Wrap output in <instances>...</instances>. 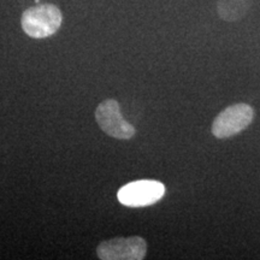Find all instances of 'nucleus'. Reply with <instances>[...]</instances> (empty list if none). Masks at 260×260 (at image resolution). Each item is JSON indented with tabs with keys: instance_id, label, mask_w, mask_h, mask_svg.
<instances>
[{
	"instance_id": "nucleus-1",
	"label": "nucleus",
	"mask_w": 260,
	"mask_h": 260,
	"mask_svg": "<svg viewBox=\"0 0 260 260\" xmlns=\"http://www.w3.org/2000/svg\"><path fill=\"white\" fill-rule=\"evenodd\" d=\"M63 22L61 11L53 4H40L25 10L22 15V29L32 39H45L56 34Z\"/></svg>"
},
{
	"instance_id": "nucleus-2",
	"label": "nucleus",
	"mask_w": 260,
	"mask_h": 260,
	"mask_svg": "<svg viewBox=\"0 0 260 260\" xmlns=\"http://www.w3.org/2000/svg\"><path fill=\"white\" fill-rule=\"evenodd\" d=\"M254 118V110L245 103L234 104L226 107L212 123V134L217 139H228L239 134L251 124Z\"/></svg>"
},
{
	"instance_id": "nucleus-3",
	"label": "nucleus",
	"mask_w": 260,
	"mask_h": 260,
	"mask_svg": "<svg viewBox=\"0 0 260 260\" xmlns=\"http://www.w3.org/2000/svg\"><path fill=\"white\" fill-rule=\"evenodd\" d=\"M146 254L147 242L141 236L113 237L96 247V255L102 260H142Z\"/></svg>"
},
{
	"instance_id": "nucleus-4",
	"label": "nucleus",
	"mask_w": 260,
	"mask_h": 260,
	"mask_svg": "<svg viewBox=\"0 0 260 260\" xmlns=\"http://www.w3.org/2000/svg\"><path fill=\"white\" fill-rule=\"evenodd\" d=\"M95 121L105 134L118 140H129L136 130L122 116L121 107L115 99H106L98 105Z\"/></svg>"
},
{
	"instance_id": "nucleus-5",
	"label": "nucleus",
	"mask_w": 260,
	"mask_h": 260,
	"mask_svg": "<svg viewBox=\"0 0 260 260\" xmlns=\"http://www.w3.org/2000/svg\"><path fill=\"white\" fill-rule=\"evenodd\" d=\"M165 186L159 181L140 180L123 186L117 198L128 207H145L158 203L164 197Z\"/></svg>"
},
{
	"instance_id": "nucleus-6",
	"label": "nucleus",
	"mask_w": 260,
	"mask_h": 260,
	"mask_svg": "<svg viewBox=\"0 0 260 260\" xmlns=\"http://www.w3.org/2000/svg\"><path fill=\"white\" fill-rule=\"evenodd\" d=\"M254 0H218L217 2V14L223 21H240L248 14Z\"/></svg>"
}]
</instances>
